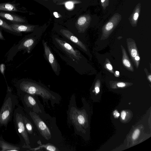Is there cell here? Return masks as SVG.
I'll return each instance as SVG.
<instances>
[{
  "instance_id": "cell-29",
  "label": "cell",
  "mask_w": 151,
  "mask_h": 151,
  "mask_svg": "<svg viewBox=\"0 0 151 151\" xmlns=\"http://www.w3.org/2000/svg\"><path fill=\"white\" fill-rule=\"evenodd\" d=\"M126 115V113L125 111H122L121 114V117L122 120H124Z\"/></svg>"
},
{
  "instance_id": "cell-16",
  "label": "cell",
  "mask_w": 151,
  "mask_h": 151,
  "mask_svg": "<svg viewBox=\"0 0 151 151\" xmlns=\"http://www.w3.org/2000/svg\"><path fill=\"white\" fill-rule=\"evenodd\" d=\"M37 143L39 145L38 146L34 148L31 147L27 151H60L56 146L51 143L48 142L45 144H42L41 141L39 140L37 141Z\"/></svg>"
},
{
  "instance_id": "cell-8",
  "label": "cell",
  "mask_w": 151,
  "mask_h": 151,
  "mask_svg": "<svg viewBox=\"0 0 151 151\" xmlns=\"http://www.w3.org/2000/svg\"><path fill=\"white\" fill-rule=\"evenodd\" d=\"M17 94L27 113L29 112L37 114L45 112L44 106L39 99L38 96L24 93Z\"/></svg>"
},
{
  "instance_id": "cell-10",
  "label": "cell",
  "mask_w": 151,
  "mask_h": 151,
  "mask_svg": "<svg viewBox=\"0 0 151 151\" xmlns=\"http://www.w3.org/2000/svg\"><path fill=\"white\" fill-rule=\"evenodd\" d=\"M43 48V56L50 65L55 74L58 76L61 70L60 66L56 58L48 45L47 41L44 40H42Z\"/></svg>"
},
{
  "instance_id": "cell-31",
  "label": "cell",
  "mask_w": 151,
  "mask_h": 151,
  "mask_svg": "<svg viewBox=\"0 0 151 151\" xmlns=\"http://www.w3.org/2000/svg\"><path fill=\"white\" fill-rule=\"evenodd\" d=\"M0 39L1 40H5L4 37L2 33H1V31L0 30Z\"/></svg>"
},
{
  "instance_id": "cell-14",
  "label": "cell",
  "mask_w": 151,
  "mask_h": 151,
  "mask_svg": "<svg viewBox=\"0 0 151 151\" xmlns=\"http://www.w3.org/2000/svg\"><path fill=\"white\" fill-rule=\"evenodd\" d=\"M0 18L8 20L14 24H24L27 22L23 17L7 12L0 11Z\"/></svg>"
},
{
  "instance_id": "cell-32",
  "label": "cell",
  "mask_w": 151,
  "mask_h": 151,
  "mask_svg": "<svg viewBox=\"0 0 151 151\" xmlns=\"http://www.w3.org/2000/svg\"><path fill=\"white\" fill-rule=\"evenodd\" d=\"M95 90L96 93H98L99 91V88L98 87H96L95 88Z\"/></svg>"
},
{
  "instance_id": "cell-1",
  "label": "cell",
  "mask_w": 151,
  "mask_h": 151,
  "mask_svg": "<svg viewBox=\"0 0 151 151\" xmlns=\"http://www.w3.org/2000/svg\"><path fill=\"white\" fill-rule=\"evenodd\" d=\"M16 86L17 94L24 93L32 95L39 96L42 99L45 105L52 107L60 104L61 97L57 93L50 89L41 83L33 80L22 79L17 83Z\"/></svg>"
},
{
  "instance_id": "cell-2",
  "label": "cell",
  "mask_w": 151,
  "mask_h": 151,
  "mask_svg": "<svg viewBox=\"0 0 151 151\" xmlns=\"http://www.w3.org/2000/svg\"><path fill=\"white\" fill-rule=\"evenodd\" d=\"M27 114L40 134L49 143H58L63 139L55 117H52L46 112L37 114L29 112Z\"/></svg>"
},
{
  "instance_id": "cell-11",
  "label": "cell",
  "mask_w": 151,
  "mask_h": 151,
  "mask_svg": "<svg viewBox=\"0 0 151 151\" xmlns=\"http://www.w3.org/2000/svg\"><path fill=\"white\" fill-rule=\"evenodd\" d=\"M121 19V15L119 13H116L113 15L102 28L101 40H105L109 37L118 24Z\"/></svg>"
},
{
  "instance_id": "cell-18",
  "label": "cell",
  "mask_w": 151,
  "mask_h": 151,
  "mask_svg": "<svg viewBox=\"0 0 151 151\" xmlns=\"http://www.w3.org/2000/svg\"><path fill=\"white\" fill-rule=\"evenodd\" d=\"M141 11V4L138 3L136 6L132 14L129 18L130 23L133 27H136Z\"/></svg>"
},
{
  "instance_id": "cell-4",
  "label": "cell",
  "mask_w": 151,
  "mask_h": 151,
  "mask_svg": "<svg viewBox=\"0 0 151 151\" xmlns=\"http://www.w3.org/2000/svg\"><path fill=\"white\" fill-rule=\"evenodd\" d=\"M75 94L71 96L67 111V123L69 127L72 126L75 134L83 137L86 132L88 120L85 110L77 106Z\"/></svg>"
},
{
  "instance_id": "cell-19",
  "label": "cell",
  "mask_w": 151,
  "mask_h": 151,
  "mask_svg": "<svg viewBox=\"0 0 151 151\" xmlns=\"http://www.w3.org/2000/svg\"><path fill=\"white\" fill-rule=\"evenodd\" d=\"M23 119L29 136H29H35V132L34 126L31 121L27 117L24 112V113L23 114Z\"/></svg>"
},
{
  "instance_id": "cell-22",
  "label": "cell",
  "mask_w": 151,
  "mask_h": 151,
  "mask_svg": "<svg viewBox=\"0 0 151 151\" xmlns=\"http://www.w3.org/2000/svg\"><path fill=\"white\" fill-rule=\"evenodd\" d=\"M128 47L129 54L133 58L137 56V51L135 43L133 42L128 43Z\"/></svg>"
},
{
  "instance_id": "cell-7",
  "label": "cell",
  "mask_w": 151,
  "mask_h": 151,
  "mask_svg": "<svg viewBox=\"0 0 151 151\" xmlns=\"http://www.w3.org/2000/svg\"><path fill=\"white\" fill-rule=\"evenodd\" d=\"M24 112L20 106L15 108L13 113V122L16 132L20 139L22 147L28 150L31 148L29 137L26 131L23 119Z\"/></svg>"
},
{
  "instance_id": "cell-12",
  "label": "cell",
  "mask_w": 151,
  "mask_h": 151,
  "mask_svg": "<svg viewBox=\"0 0 151 151\" xmlns=\"http://www.w3.org/2000/svg\"><path fill=\"white\" fill-rule=\"evenodd\" d=\"M91 20V18L88 14L80 17L76 24V30L73 33L81 40V35L84 33L88 28Z\"/></svg>"
},
{
  "instance_id": "cell-36",
  "label": "cell",
  "mask_w": 151,
  "mask_h": 151,
  "mask_svg": "<svg viewBox=\"0 0 151 151\" xmlns=\"http://www.w3.org/2000/svg\"><path fill=\"white\" fill-rule=\"evenodd\" d=\"M115 73L116 75H119V72L118 71H116L115 72Z\"/></svg>"
},
{
  "instance_id": "cell-24",
  "label": "cell",
  "mask_w": 151,
  "mask_h": 151,
  "mask_svg": "<svg viewBox=\"0 0 151 151\" xmlns=\"http://www.w3.org/2000/svg\"><path fill=\"white\" fill-rule=\"evenodd\" d=\"M139 132L140 131L139 129L135 130L132 136V139H137L139 134Z\"/></svg>"
},
{
  "instance_id": "cell-20",
  "label": "cell",
  "mask_w": 151,
  "mask_h": 151,
  "mask_svg": "<svg viewBox=\"0 0 151 151\" xmlns=\"http://www.w3.org/2000/svg\"><path fill=\"white\" fill-rule=\"evenodd\" d=\"M0 28L9 33L17 36H22V33L17 32L3 19L0 18Z\"/></svg>"
},
{
  "instance_id": "cell-28",
  "label": "cell",
  "mask_w": 151,
  "mask_h": 151,
  "mask_svg": "<svg viewBox=\"0 0 151 151\" xmlns=\"http://www.w3.org/2000/svg\"><path fill=\"white\" fill-rule=\"evenodd\" d=\"M106 68L109 70H113V68L111 64L109 63H107L106 64Z\"/></svg>"
},
{
  "instance_id": "cell-21",
  "label": "cell",
  "mask_w": 151,
  "mask_h": 151,
  "mask_svg": "<svg viewBox=\"0 0 151 151\" xmlns=\"http://www.w3.org/2000/svg\"><path fill=\"white\" fill-rule=\"evenodd\" d=\"M122 52V63L129 70L133 71L134 69L132 63L127 55L124 48L121 45Z\"/></svg>"
},
{
  "instance_id": "cell-15",
  "label": "cell",
  "mask_w": 151,
  "mask_h": 151,
  "mask_svg": "<svg viewBox=\"0 0 151 151\" xmlns=\"http://www.w3.org/2000/svg\"><path fill=\"white\" fill-rule=\"evenodd\" d=\"M0 147L2 151L26 150L21 145H17L11 144L4 141L2 137H0Z\"/></svg>"
},
{
  "instance_id": "cell-27",
  "label": "cell",
  "mask_w": 151,
  "mask_h": 151,
  "mask_svg": "<svg viewBox=\"0 0 151 151\" xmlns=\"http://www.w3.org/2000/svg\"><path fill=\"white\" fill-rule=\"evenodd\" d=\"M117 85L118 87H123L125 86L126 84L125 83L123 82H119L117 84Z\"/></svg>"
},
{
  "instance_id": "cell-23",
  "label": "cell",
  "mask_w": 151,
  "mask_h": 151,
  "mask_svg": "<svg viewBox=\"0 0 151 151\" xmlns=\"http://www.w3.org/2000/svg\"><path fill=\"white\" fill-rule=\"evenodd\" d=\"M101 3L103 9L105 10L109 5V0H101Z\"/></svg>"
},
{
  "instance_id": "cell-9",
  "label": "cell",
  "mask_w": 151,
  "mask_h": 151,
  "mask_svg": "<svg viewBox=\"0 0 151 151\" xmlns=\"http://www.w3.org/2000/svg\"><path fill=\"white\" fill-rule=\"evenodd\" d=\"M58 33L67 42L81 51L89 55V51L86 45L70 30L65 28H60Z\"/></svg>"
},
{
  "instance_id": "cell-33",
  "label": "cell",
  "mask_w": 151,
  "mask_h": 151,
  "mask_svg": "<svg viewBox=\"0 0 151 151\" xmlns=\"http://www.w3.org/2000/svg\"><path fill=\"white\" fill-rule=\"evenodd\" d=\"M53 14L55 17L58 18L59 17L58 15V13L57 12H54L53 13Z\"/></svg>"
},
{
  "instance_id": "cell-6",
  "label": "cell",
  "mask_w": 151,
  "mask_h": 151,
  "mask_svg": "<svg viewBox=\"0 0 151 151\" xmlns=\"http://www.w3.org/2000/svg\"><path fill=\"white\" fill-rule=\"evenodd\" d=\"M18 101L17 96L14 94L7 86L6 93L3 103L0 109V126L6 128L13 116L16 106H18Z\"/></svg>"
},
{
  "instance_id": "cell-25",
  "label": "cell",
  "mask_w": 151,
  "mask_h": 151,
  "mask_svg": "<svg viewBox=\"0 0 151 151\" xmlns=\"http://www.w3.org/2000/svg\"><path fill=\"white\" fill-rule=\"evenodd\" d=\"M5 65L4 64H1L0 65V72L1 74L3 75L4 76L5 78L4 75V71L5 70ZM6 81V79H5Z\"/></svg>"
},
{
  "instance_id": "cell-3",
  "label": "cell",
  "mask_w": 151,
  "mask_h": 151,
  "mask_svg": "<svg viewBox=\"0 0 151 151\" xmlns=\"http://www.w3.org/2000/svg\"><path fill=\"white\" fill-rule=\"evenodd\" d=\"M53 44L58 50L60 58L78 73H82V64L84 57L76 48L57 35L52 37Z\"/></svg>"
},
{
  "instance_id": "cell-30",
  "label": "cell",
  "mask_w": 151,
  "mask_h": 151,
  "mask_svg": "<svg viewBox=\"0 0 151 151\" xmlns=\"http://www.w3.org/2000/svg\"><path fill=\"white\" fill-rule=\"evenodd\" d=\"M134 59L135 60H134L135 61H137V65L138 66L139 64H138V63L137 62V61H139V60H140L139 57V56H136L135 57Z\"/></svg>"
},
{
  "instance_id": "cell-35",
  "label": "cell",
  "mask_w": 151,
  "mask_h": 151,
  "mask_svg": "<svg viewBox=\"0 0 151 151\" xmlns=\"http://www.w3.org/2000/svg\"><path fill=\"white\" fill-rule=\"evenodd\" d=\"M148 78L150 80V81L151 82V76L150 75L149 76Z\"/></svg>"
},
{
  "instance_id": "cell-13",
  "label": "cell",
  "mask_w": 151,
  "mask_h": 151,
  "mask_svg": "<svg viewBox=\"0 0 151 151\" xmlns=\"http://www.w3.org/2000/svg\"><path fill=\"white\" fill-rule=\"evenodd\" d=\"M0 11L7 12L25 13L26 12L24 7L15 1L12 2L0 3Z\"/></svg>"
},
{
  "instance_id": "cell-5",
  "label": "cell",
  "mask_w": 151,
  "mask_h": 151,
  "mask_svg": "<svg viewBox=\"0 0 151 151\" xmlns=\"http://www.w3.org/2000/svg\"><path fill=\"white\" fill-rule=\"evenodd\" d=\"M36 29L31 34L25 36L10 50L7 60H10L18 52L23 50L24 53H30L40 40L43 31Z\"/></svg>"
},
{
  "instance_id": "cell-26",
  "label": "cell",
  "mask_w": 151,
  "mask_h": 151,
  "mask_svg": "<svg viewBox=\"0 0 151 151\" xmlns=\"http://www.w3.org/2000/svg\"><path fill=\"white\" fill-rule=\"evenodd\" d=\"M65 6L68 8L71 9L73 7V4L72 2H68L66 3Z\"/></svg>"
},
{
  "instance_id": "cell-34",
  "label": "cell",
  "mask_w": 151,
  "mask_h": 151,
  "mask_svg": "<svg viewBox=\"0 0 151 151\" xmlns=\"http://www.w3.org/2000/svg\"><path fill=\"white\" fill-rule=\"evenodd\" d=\"M116 116H117V117H118L119 116V114L116 111Z\"/></svg>"
},
{
  "instance_id": "cell-17",
  "label": "cell",
  "mask_w": 151,
  "mask_h": 151,
  "mask_svg": "<svg viewBox=\"0 0 151 151\" xmlns=\"http://www.w3.org/2000/svg\"><path fill=\"white\" fill-rule=\"evenodd\" d=\"M17 32H32L36 29L35 25L27 24H9Z\"/></svg>"
}]
</instances>
